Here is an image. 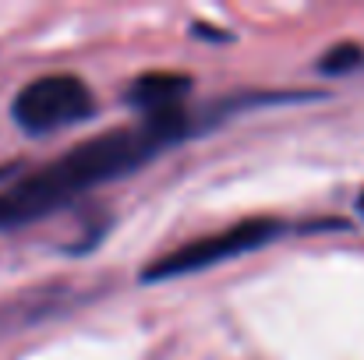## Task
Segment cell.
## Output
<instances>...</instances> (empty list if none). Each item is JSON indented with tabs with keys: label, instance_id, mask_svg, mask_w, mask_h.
<instances>
[{
	"label": "cell",
	"instance_id": "3957f363",
	"mask_svg": "<svg viewBox=\"0 0 364 360\" xmlns=\"http://www.w3.org/2000/svg\"><path fill=\"white\" fill-rule=\"evenodd\" d=\"M279 223L276 219H247L237 223L223 234H213V237H198L163 258H156L149 268H141V283H163V279H173V276H188V272H202V268H213L227 258H237L247 254L262 244H269L272 237H279Z\"/></svg>",
	"mask_w": 364,
	"mask_h": 360
},
{
	"label": "cell",
	"instance_id": "6da1fadb",
	"mask_svg": "<svg viewBox=\"0 0 364 360\" xmlns=\"http://www.w3.org/2000/svg\"><path fill=\"white\" fill-rule=\"evenodd\" d=\"M184 134H188V114L145 117L134 127L107 131V134L64 152L50 166H43L0 191V227H21V223L57 212L71 198H78L107 180H117L124 173H134L141 163L156 159L166 145L181 141Z\"/></svg>",
	"mask_w": 364,
	"mask_h": 360
},
{
	"label": "cell",
	"instance_id": "8992f818",
	"mask_svg": "<svg viewBox=\"0 0 364 360\" xmlns=\"http://www.w3.org/2000/svg\"><path fill=\"white\" fill-rule=\"evenodd\" d=\"M361 212H364V195H361Z\"/></svg>",
	"mask_w": 364,
	"mask_h": 360
},
{
	"label": "cell",
	"instance_id": "5b68a950",
	"mask_svg": "<svg viewBox=\"0 0 364 360\" xmlns=\"http://www.w3.org/2000/svg\"><path fill=\"white\" fill-rule=\"evenodd\" d=\"M361 64H364V50L354 46V43L333 46V50L318 60V67H322L326 75H347V71H354V67H361Z\"/></svg>",
	"mask_w": 364,
	"mask_h": 360
},
{
	"label": "cell",
	"instance_id": "277c9868",
	"mask_svg": "<svg viewBox=\"0 0 364 360\" xmlns=\"http://www.w3.org/2000/svg\"><path fill=\"white\" fill-rule=\"evenodd\" d=\"M191 92V78L188 75H173V71H152L131 82L127 89V103L138 107L145 117H170V114H184V96Z\"/></svg>",
	"mask_w": 364,
	"mask_h": 360
},
{
	"label": "cell",
	"instance_id": "7a4b0ae2",
	"mask_svg": "<svg viewBox=\"0 0 364 360\" xmlns=\"http://www.w3.org/2000/svg\"><path fill=\"white\" fill-rule=\"evenodd\" d=\"M96 99L78 75H43L18 89L11 117L28 134H53L92 117Z\"/></svg>",
	"mask_w": 364,
	"mask_h": 360
}]
</instances>
